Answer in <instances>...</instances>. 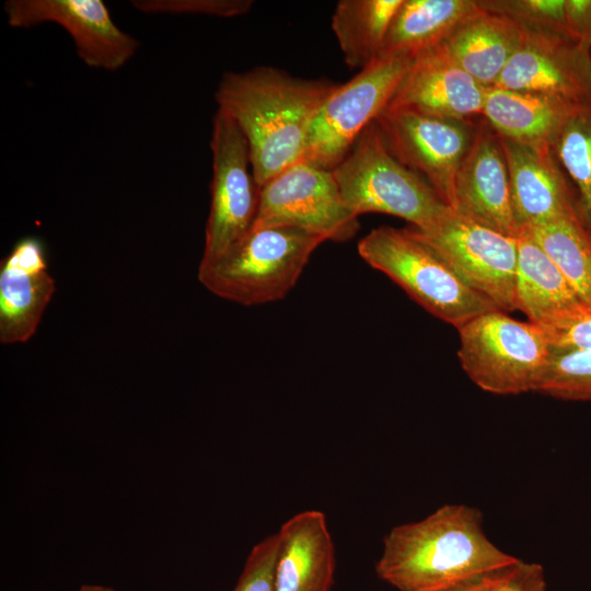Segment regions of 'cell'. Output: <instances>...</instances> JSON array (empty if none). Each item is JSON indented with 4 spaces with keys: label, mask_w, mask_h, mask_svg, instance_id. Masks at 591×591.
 Returning a JSON list of instances; mask_svg holds the SVG:
<instances>
[{
    "label": "cell",
    "mask_w": 591,
    "mask_h": 591,
    "mask_svg": "<svg viewBox=\"0 0 591 591\" xmlns=\"http://www.w3.org/2000/svg\"><path fill=\"white\" fill-rule=\"evenodd\" d=\"M337 84L269 66L222 76L215 92L218 111L245 137L258 187L301 160L311 123Z\"/></svg>",
    "instance_id": "cell-1"
},
{
    "label": "cell",
    "mask_w": 591,
    "mask_h": 591,
    "mask_svg": "<svg viewBox=\"0 0 591 591\" xmlns=\"http://www.w3.org/2000/svg\"><path fill=\"white\" fill-rule=\"evenodd\" d=\"M482 519L476 508L444 505L394 526L384 537L376 575L398 591H445L518 563L486 536Z\"/></svg>",
    "instance_id": "cell-2"
},
{
    "label": "cell",
    "mask_w": 591,
    "mask_h": 591,
    "mask_svg": "<svg viewBox=\"0 0 591 591\" xmlns=\"http://www.w3.org/2000/svg\"><path fill=\"white\" fill-rule=\"evenodd\" d=\"M357 250L368 265L455 328L480 314L499 310L410 228H375L359 241Z\"/></svg>",
    "instance_id": "cell-3"
},
{
    "label": "cell",
    "mask_w": 591,
    "mask_h": 591,
    "mask_svg": "<svg viewBox=\"0 0 591 591\" xmlns=\"http://www.w3.org/2000/svg\"><path fill=\"white\" fill-rule=\"evenodd\" d=\"M324 239L291 228L252 229L215 263L198 268L211 293L242 305L285 298Z\"/></svg>",
    "instance_id": "cell-4"
},
{
    "label": "cell",
    "mask_w": 591,
    "mask_h": 591,
    "mask_svg": "<svg viewBox=\"0 0 591 591\" xmlns=\"http://www.w3.org/2000/svg\"><path fill=\"white\" fill-rule=\"evenodd\" d=\"M332 173L345 204L357 217L384 213L422 230L450 209L425 178L390 152L375 121Z\"/></svg>",
    "instance_id": "cell-5"
},
{
    "label": "cell",
    "mask_w": 591,
    "mask_h": 591,
    "mask_svg": "<svg viewBox=\"0 0 591 591\" xmlns=\"http://www.w3.org/2000/svg\"><path fill=\"white\" fill-rule=\"evenodd\" d=\"M456 329L461 367L479 389L498 395L538 391L553 350L542 328L494 310Z\"/></svg>",
    "instance_id": "cell-6"
},
{
    "label": "cell",
    "mask_w": 591,
    "mask_h": 591,
    "mask_svg": "<svg viewBox=\"0 0 591 591\" xmlns=\"http://www.w3.org/2000/svg\"><path fill=\"white\" fill-rule=\"evenodd\" d=\"M412 59L381 55L349 81L338 83L311 123L300 161L334 170L386 109Z\"/></svg>",
    "instance_id": "cell-7"
},
{
    "label": "cell",
    "mask_w": 591,
    "mask_h": 591,
    "mask_svg": "<svg viewBox=\"0 0 591 591\" xmlns=\"http://www.w3.org/2000/svg\"><path fill=\"white\" fill-rule=\"evenodd\" d=\"M210 149L211 199L199 267L215 263L239 243L253 229L258 208L259 187L246 139L221 111L212 120Z\"/></svg>",
    "instance_id": "cell-8"
},
{
    "label": "cell",
    "mask_w": 591,
    "mask_h": 591,
    "mask_svg": "<svg viewBox=\"0 0 591 591\" xmlns=\"http://www.w3.org/2000/svg\"><path fill=\"white\" fill-rule=\"evenodd\" d=\"M291 228L324 241L346 242L359 229L332 171L299 161L259 187L253 229Z\"/></svg>",
    "instance_id": "cell-9"
},
{
    "label": "cell",
    "mask_w": 591,
    "mask_h": 591,
    "mask_svg": "<svg viewBox=\"0 0 591 591\" xmlns=\"http://www.w3.org/2000/svg\"><path fill=\"white\" fill-rule=\"evenodd\" d=\"M410 229L499 310H517V237L500 233L451 208L428 228Z\"/></svg>",
    "instance_id": "cell-10"
},
{
    "label": "cell",
    "mask_w": 591,
    "mask_h": 591,
    "mask_svg": "<svg viewBox=\"0 0 591 591\" xmlns=\"http://www.w3.org/2000/svg\"><path fill=\"white\" fill-rule=\"evenodd\" d=\"M478 119L442 118L386 108L375 123L390 152L425 178L454 209L457 171L474 141Z\"/></svg>",
    "instance_id": "cell-11"
},
{
    "label": "cell",
    "mask_w": 591,
    "mask_h": 591,
    "mask_svg": "<svg viewBox=\"0 0 591 591\" xmlns=\"http://www.w3.org/2000/svg\"><path fill=\"white\" fill-rule=\"evenodd\" d=\"M3 10L11 27L59 25L70 35L79 58L91 68L118 70L140 46L116 25L102 0H8Z\"/></svg>",
    "instance_id": "cell-12"
},
{
    "label": "cell",
    "mask_w": 591,
    "mask_h": 591,
    "mask_svg": "<svg viewBox=\"0 0 591 591\" xmlns=\"http://www.w3.org/2000/svg\"><path fill=\"white\" fill-rule=\"evenodd\" d=\"M494 86L578 102L591 96V50L570 37L523 30Z\"/></svg>",
    "instance_id": "cell-13"
},
{
    "label": "cell",
    "mask_w": 591,
    "mask_h": 591,
    "mask_svg": "<svg viewBox=\"0 0 591 591\" xmlns=\"http://www.w3.org/2000/svg\"><path fill=\"white\" fill-rule=\"evenodd\" d=\"M486 89L440 45L412 59L386 108L442 118L476 119L482 117Z\"/></svg>",
    "instance_id": "cell-14"
},
{
    "label": "cell",
    "mask_w": 591,
    "mask_h": 591,
    "mask_svg": "<svg viewBox=\"0 0 591 591\" xmlns=\"http://www.w3.org/2000/svg\"><path fill=\"white\" fill-rule=\"evenodd\" d=\"M453 210L506 235L520 234L501 139L483 117L457 171Z\"/></svg>",
    "instance_id": "cell-15"
},
{
    "label": "cell",
    "mask_w": 591,
    "mask_h": 591,
    "mask_svg": "<svg viewBox=\"0 0 591 591\" xmlns=\"http://www.w3.org/2000/svg\"><path fill=\"white\" fill-rule=\"evenodd\" d=\"M55 290L40 240H20L0 265V341H27Z\"/></svg>",
    "instance_id": "cell-16"
},
{
    "label": "cell",
    "mask_w": 591,
    "mask_h": 591,
    "mask_svg": "<svg viewBox=\"0 0 591 591\" xmlns=\"http://www.w3.org/2000/svg\"><path fill=\"white\" fill-rule=\"evenodd\" d=\"M500 139L508 165L513 216L520 231L576 216L570 190L549 146Z\"/></svg>",
    "instance_id": "cell-17"
},
{
    "label": "cell",
    "mask_w": 591,
    "mask_h": 591,
    "mask_svg": "<svg viewBox=\"0 0 591 591\" xmlns=\"http://www.w3.org/2000/svg\"><path fill=\"white\" fill-rule=\"evenodd\" d=\"M274 566L275 591H331L335 549L325 514L305 510L279 529Z\"/></svg>",
    "instance_id": "cell-18"
},
{
    "label": "cell",
    "mask_w": 591,
    "mask_h": 591,
    "mask_svg": "<svg viewBox=\"0 0 591 591\" xmlns=\"http://www.w3.org/2000/svg\"><path fill=\"white\" fill-rule=\"evenodd\" d=\"M517 240L515 308L529 322L552 334L590 310L526 231Z\"/></svg>",
    "instance_id": "cell-19"
},
{
    "label": "cell",
    "mask_w": 591,
    "mask_h": 591,
    "mask_svg": "<svg viewBox=\"0 0 591 591\" xmlns=\"http://www.w3.org/2000/svg\"><path fill=\"white\" fill-rule=\"evenodd\" d=\"M523 35V28L512 19L482 8L442 46L473 79L491 88L520 47Z\"/></svg>",
    "instance_id": "cell-20"
},
{
    "label": "cell",
    "mask_w": 591,
    "mask_h": 591,
    "mask_svg": "<svg viewBox=\"0 0 591 591\" xmlns=\"http://www.w3.org/2000/svg\"><path fill=\"white\" fill-rule=\"evenodd\" d=\"M571 102L510 89H486L482 117L502 138L533 146H549Z\"/></svg>",
    "instance_id": "cell-21"
},
{
    "label": "cell",
    "mask_w": 591,
    "mask_h": 591,
    "mask_svg": "<svg viewBox=\"0 0 591 591\" xmlns=\"http://www.w3.org/2000/svg\"><path fill=\"white\" fill-rule=\"evenodd\" d=\"M480 10L478 0H403L380 56L414 58L438 47Z\"/></svg>",
    "instance_id": "cell-22"
},
{
    "label": "cell",
    "mask_w": 591,
    "mask_h": 591,
    "mask_svg": "<svg viewBox=\"0 0 591 591\" xmlns=\"http://www.w3.org/2000/svg\"><path fill=\"white\" fill-rule=\"evenodd\" d=\"M575 212L591 236V96L573 102L551 144Z\"/></svg>",
    "instance_id": "cell-23"
},
{
    "label": "cell",
    "mask_w": 591,
    "mask_h": 591,
    "mask_svg": "<svg viewBox=\"0 0 591 591\" xmlns=\"http://www.w3.org/2000/svg\"><path fill=\"white\" fill-rule=\"evenodd\" d=\"M403 0H340L332 30L350 69H363L382 50L391 22Z\"/></svg>",
    "instance_id": "cell-24"
},
{
    "label": "cell",
    "mask_w": 591,
    "mask_h": 591,
    "mask_svg": "<svg viewBox=\"0 0 591 591\" xmlns=\"http://www.w3.org/2000/svg\"><path fill=\"white\" fill-rule=\"evenodd\" d=\"M526 231L591 309V236L577 216L560 217Z\"/></svg>",
    "instance_id": "cell-25"
},
{
    "label": "cell",
    "mask_w": 591,
    "mask_h": 591,
    "mask_svg": "<svg viewBox=\"0 0 591 591\" xmlns=\"http://www.w3.org/2000/svg\"><path fill=\"white\" fill-rule=\"evenodd\" d=\"M537 393L565 401H591V349H556Z\"/></svg>",
    "instance_id": "cell-26"
},
{
    "label": "cell",
    "mask_w": 591,
    "mask_h": 591,
    "mask_svg": "<svg viewBox=\"0 0 591 591\" xmlns=\"http://www.w3.org/2000/svg\"><path fill=\"white\" fill-rule=\"evenodd\" d=\"M478 2L487 11L512 19L525 31L572 38L566 24L565 0H478Z\"/></svg>",
    "instance_id": "cell-27"
},
{
    "label": "cell",
    "mask_w": 591,
    "mask_h": 591,
    "mask_svg": "<svg viewBox=\"0 0 591 591\" xmlns=\"http://www.w3.org/2000/svg\"><path fill=\"white\" fill-rule=\"evenodd\" d=\"M252 0H135L131 5L147 14H201L234 18L246 14Z\"/></svg>",
    "instance_id": "cell-28"
},
{
    "label": "cell",
    "mask_w": 591,
    "mask_h": 591,
    "mask_svg": "<svg viewBox=\"0 0 591 591\" xmlns=\"http://www.w3.org/2000/svg\"><path fill=\"white\" fill-rule=\"evenodd\" d=\"M276 549V533L257 543L247 556L233 591H275L274 566Z\"/></svg>",
    "instance_id": "cell-29"
},
{
    "label": "cell",
    "mask_w": 591,
    "mask_h": 591,
    "mask_svg": "<svg viewBox=\"0 0 591 591\" xmlns=\"http://www.w3.org/2000/svg\"><path fill=\"white\" fill-rule=\"evenodd\" d=\"M497 591H546L544 569L521 559L511 566Z\"/></svg>",
    "instance_id": "cell-30"
},
{
    "label": "cell",
    "mask_w": 591,
    "mask_h": 591,
    "mask_svg": "<svg viewBox=\"0 0 591 591\" xmlns=\"http://www.w3.org/2000/svg\"><path fill=\"white\" fill-rule=\"evenodd\" d=\"M547 335L552 347L556 349H591V309Z\"/></svg>",
    "instance_id": "cell-31"
},
{
    "label": "cell",
    "mask_w": 591,
    "mask_h": 591,
    "mask_svg": "<svg viewBox=\"0 0 591 591\" xmlns=\"http://www.w3.org/2000/svg\"><path fill=\"white\" fill-rule=\"evenodd\" d=\"M565 19L572 39L591 50V0H565Z\"/></svg>",
    "instance_id": "cell-32"
},
{
    "label": "cell",
    "mask_w": 591,
    "mask_h": 591,
    "mask_svg": "<svg viewBox=\"0 0 591 591\" xmlns=\"http://www.w3.org/2000/svg\"><path fill=\"white\" fill-rule=\"evenodd\" d=\"M509 568L464 582L445 591H497Z\"/></svg>",
    "instance_id": "cell-33"
},
{
    "label": "cell",
    "mask_w": 591,
    "mask_h": 591,
    "mask_svg": "<svg viewBox=\"0 0 591 591\" xmlns=\"http://www.w3.org/2000/svg\"><path fill=\"white\" fill-rule=\"evenodd\" d=\"M77 591H117L108 586L101 584H82Z\"/></svg>",
    "instance_id": "cell-34"
}]
</instances>
